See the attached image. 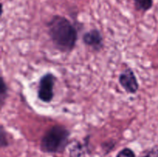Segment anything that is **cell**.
<instances>
[{"mask_svg": "<svg viewBox=\"0 0 158 157\" xmlns=\"http://www.w3.org/2000/svg\"><path fill=\"white\" fill-rule=\"evenodd\" d=\"M47 26L51 40L57 49L69 52L74 49L78 35L73 24L68 18L62 15H54Z\"/></svg>", "mask_w": 158, "mask_h": 157, "instance_id": "1", "label": "cell"}, {"mask_svg": "<svg viewBox=\"0 0 158 157\" xmlns=\"http://www.w3.org/2000/svg\"><path fill=\"white\" fill-rule=\"evenodd\" d=\"M70 132L65 126L56 125L48 129L40 142V149L45 153H61L69 144Z\"/></svg>", "mask_w": 158, "mask_h": 157, "instance_id": "2", "label": "cell"}, {"mask_svg": "<svg viewBox=\"0 0 158 157\" xmlns=\"http://www.w3.org/2000/svg\"><path fill=\"white\" fill-rule=\"evenodd\" d=\"M55 81V75L50 72L46 73L40 78L38 86V98L43 103H49L53 99Z\"/></svg>", "mask_w": 158, "mask_h": 157, "instance_id": "3", "label": "cell"}, {"mask_svg": "<svg viewBox=\"0 0 158 157\" xmlns=\"http://www.w3.org/2000/svg\"><path fill=\"white\" fill-rule=\"evenodd\" d=\"M119 83L127 93L135 94L139 89V83L134 71L131 68H127L120 73Z\"/></svg>", "mask_w": 158, "mask_h": 157, "instance_id": "4", "label": "cell"}, {"mask_svg": "<svg viewBox=\"0 0 158 157\" xmlns=\"http://www.w3.org/2000/svg\"><path fill=\"white\" fill-rule=\"evenodd\" d=\"M83 41L85 45L96 51H100L103 46V38L98 29H91L84 33Z\"/></svg>", "mask_w": 158, "mask_h": 157, "instance_id": "5", "label": "cell"}, {"mask_svg": "<svg viewBox=\"0 0 158 157\" xmlns=\"http://www.w3.org/2000/svg\"><path fill=\"white\" fill-rule=\"evenodd\" d=\"M69 157H86L84 146L80 142H76L69 148Z\"/></svg>", "mask_w": 158, "mask_h": 157, "instance_id": "6", "label": "cell"}, {"mask_svg": "<svg viewBox=\"0 0 158 157\" xmlns=\"http://www.w3.org/2000/svg\"><path fill=\"white\" fill-rule=\"evenodd\" d=\"M134 2L137 10L145 12L153 7L154 0H134Z\"/></svg>", "mask_w": 158, "mask_h": 157, "instance_id": "7", "label": "cell"}, {"mask_svg": "<svg viewBox=\"0 0 158 157\" xmlns=\"http://www.w3.org/2000/svg\"><path fill=\"white\" fill-rule=\"evenodd\" d=\"M8 93V87L5 82L4 78L1 77V82H0V102H1V106L2 107L5 103L6 96Z\"/></svg>", "mask_w": 158, "mask_h": 157, "instance_id": "8", "label": "cell"}, {"mask_svg": "<svg viewBox=\"0 0 158 157\" xmlns=\"http://www.w3.org/2000/svg\"><path fill=\"white\" fill-rule=\"evenodd\" d=\"M116 157H136L135 152L130 148H124L117 153Z\"/></svg>", "mask_w": 158, "mask_h": 157, "instance_id": "9", "label": "cell"}, {"mask_svg": "<svg viewBox=\"0 0 158 157\" xmlns=\"http://www.w3.org/2000/svg\"><path fill=\"white\" fill-rule=\"evenodd\" d=\"M0 140H1V147L4 148L9 145V142H8L7 135L5 131L3 126H1V132H0Z\"/></svg>", "mask_w": 158, "mask_h": 157, "instance_id": "10", "label": "cell"}, {"mask_svg": "<svg viewBox=\"0 0 158 157\" xmlns=\"http://www.w3.org/2000/svg\"><path fill=\"white\" fill-rule=\"evenodd\" d=\"M141 157H158V147L155 146L149 149Z\"/></svg>", "mask_w": 158, "mask_h": 157, "instance_id": "11", "label": "cell"}]
</instances>
